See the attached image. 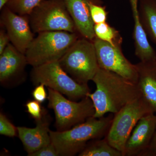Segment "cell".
Here are the masks:
<instances>
[{"instance_id": "cell-15", "label": "cell", "mask_w": 156, "mask_h": 156, "mask_svg": "<svg viewBox=\"0 0 156 156\" xmlns=\"http://www.w3.org/2000/svg\"><path fill=\"white\" fill-rule=\"evenodd\" d=\"M48 115L37 121L35 128L17 127L18 136L28 155L51 143Z\"/></svg>"}, {"instance_id": "cell-6", "label": "cell", "mask_w": 156, "mask_h": 156, "mask_svg": "<svg viewBox=\"0 0 156 156\" xmlns=\"http://www.w3.org/2000/svg\"><path fill=\"white\" fill-rule=\"evenodd\" d=\"M48 107L53 109L57 131L69 130L93 117L95 109L91 99L87 96L79 102L67 99L62 94L48 88Z\"/></svg>"}, {"instance_id": "cell-5", "label": "cell", "mask_w": 156, "mask_h": 156, "mask_svg": "<svg viewBox=\"0 0 156 156\" xmlns=\"http://www.w3.org/2000/svg\"><path fill=\"white\" fill-rule=\"evenodd\" d=\"M30 78L35 86L43 84L74 101L87 97L90 92L88 84H81L76 82L65 71L58 61L33 67Z\"/></svg>"}, {"instance_id": "cell-13", "label": "cell", "mask_w": 156, "mask_h": 156, "mask_svg": "<svg viewBox=\"0 0 156 156\" xmlns=\"http://www.w3.org/2000/svg\"><path fill=\"white\" fill-rule=\"evenodd\" d=\"M69 13L75 24L78 33L93 41L95 38L94 24L90 10L91 3L103 5L102 0H64Z\"/></svg>"}, {"instance_id": "cell-25", "label": "cell", "mask_w": 156, "mask_h": 156, "mask_svg": "<svg viewBox=\"0 0 156 156\" xmlns=\"http://www.w3.org/2000/svg\"><path fill=\"white\" fill-rule=\"evenodd\" d=\"M10 42V38L5 30L1 27L0 30V54L3 53Z\"/></svg>"}, {"instance_id": "cell-26", "label": "cell", "mask_w": 156, "mask_h": 156, "mask_svg": "<svg viewBox=\"0 0 156 156\" xmlns=\"http://www.w3.org/2000/svg\"><path fill=\"white\" fill-rule=\"evenodd\" d=\"M143 156H156V127L150 144Z\"/></svg>"}, {"instance_id": "cell-9", "label": "cell", "mask_w": 156, "mask_h": 156, "mask_svg": "<svg viewBox=\"0 0 156 156\" xmlns=\"http://www.w3.org/2000/svg\"><path fill=\"white\" fill-rule=\"evenodd\" d=\"M93 42L100 68L115 73L136 83L138 74L136 64H132L126 58L121 46H113L97 37Z\"/></svg>"}, {"instance_id": "cell-2", "label": "cell", "mask_w": 156, "mask_h": 156, "mask_svg": "<svg viewBox=\"0 0 156 156\" xmlns=\"http://www.w3.org/2000/svg\"><path fill=\"white\" fill-rule=\"evenodd\" d=\"M114 114L100 118L90 117L84 122L64 131L50 130L51 142L59 156L79 154L89 140L104 137L111 124Z\"/></svg>"}, {"instance_id": "cell-7", "label": "cell", "mask_w": 156, "mask_h": 156, "mask_svg": "<svg viewBox=\"0 0 156 156\" xmlns=\"http://www.w3.org/2000/svg\"><path fill=\"white\" fill-rule=\"evenodd\" d=\"M28 17L34 34L58 31L78 33L64 0H42Z\"/></svg>"}, {"instance_id": "cell-23", "label": "cell", "mask_w": 156, "mask_h": 156, "mask_svg": "<svg viewBox=\"0 0 156 156\" xmlns=\"http://www.w3.org/2000/svg\"><path fill=\"white\" fill-rule=\"evenodd\" d=\"M29 156H59L56 148L52 143L41 148L33 153L27 155Z\"/></svg>"}, {"instance_id": "cell-24", "label": "cell", "mask_w": 156, "mask_h": 156, "mask_svg": "<svg viewBox=\"0 0 156 156\" xmlns=\"http://www.w3.org/2000/svg\"><path fill=\"white\" fill-rule=\"evenodd\" d=\"M45 86L43 84H40L37 85L34 89L32 95L34 100L42 103L44 102L48 98V95L45 88Z\"/></svg>"}, {"instance_id": "cell-14", "label": "cell", "mask_w": 156, "mask_h": 156, "mask_svg": "<svg viewBox=\"0 0 156 156\" xmlns=\"http://www.w3.org/2000/svg\"><path fill=\"white\" fill-rule=\"evenodd\" d=\"M136 66L138 74L136 84L140 97L156 114V60L140 61Z\"/></svg>"}, {"instance_id": "cell-11", "label": "cell", "mask_w": 156, "mask_h": 156, "mask_svg": "<svg viewBox=\"0 0 156 156\" xmlns=\"http://www.w3.org/2000/svg\"><path fill=\"white\" fill-rule=\"evenodd\" d=\"M28 65L25 54L9 43L0 54V82L3 86L13 85L23 81Z\"/></svg>"}, {"instance_id": "cell-12", "label": "cell", "mask_w": 156, "mask_h": 156, "mask_svg": "<svg viewBox=\"0 0 156 156\" xmlns=\"http://www.w3.org/2000/svg\"><path fill=\"white\" fill-rule=\"evenodd\" d=\"M156 127V114L149 113L140 119L126 141L123 156H143L148 147Z\"/></svg>"}, {"instance_id": "cell-10", "label": "cell", "mask_w": 156, "mask_h": 156, "mask_svg": "<svg viewBox=\"0 0 156 156\" xmlns=\"http://www.w3.org/2000/svg\"><path fill=\"white\" fill-rule=\"evenodd\" d=\"M0 25L7 31L11 44L25 54L35 35L31 28L28 15L16 14L5 6L1 10Z\"/></svg>"}, {"instance_id": "cell-18", "label": "cell", "mask_w": 156, "mask_h": 156, "mask_svg": "<svg viewBox=\"0 0 156 156\" xmlns=\"http://www.w3.org/2000/svg\"><path fill=\"white\" fill-rule=\"evenodd\" d=\"M95 36L113 46H121L122 39L119 32L107 22L95 24L94 27Z\"/></svg>"}, {"instance_id": "cell-4", "label": "cell", "mask_w": 156, "mask_h": 156, "mask_svg": "<svg viewBox=\"0 0 156 156\" xmlns=\"http://www.w3.org/2000/svg\"><path fill=\"white\" fill-rule=\"evenodd\" d=\"M62 68L76 82L88 84L99 69L93 41L81 37L58 61Z\"/></svg>"}, {"instance_id": "cell-8", "label": "cell", "mask_w": 156, "mask_h": 156, "mask_svg": "<svg viewBox=\"0 0 156 156\" xmlns=\"http://www.w3.org/2000/svg\"><path fill=\"white\" fill-rule=\"evenodd\" d=\"M151 113L140 97L134 99L114 114L105 137L111 145L122 152L123 154L126 141L138 121Z\"/></svg>"}, {"instance_id": "cell-20", "label": "cell", "mask_w": 156, "mask_h": 156, "mask_svg": "<svg viewBox=\"0 0 156 156\" xmlns=\"http://www.w3.org/2000/svg\"><path fill=\"white\" fill-rule=\"evenodd\" d=\"M90 10L91 17L94 24L106 22L108 12L105 6L91 3Z\"/></svg>"}, {"instance_id": "cell-27", "label": "cell", "mask_w": 156, "mask_h": 156, "mask_svg": "<svg viewBox=\"0 0 156 156\" xmlns=\"http://www.w3.org/2000/svg\"><path fill=\"white\" fill-rule=\"evenodd\" d=\"M9 1L10 0H0V10H2L3 7L5 6Z\"/></svg>"}, {"instance_id": "cell-22", "label": "cell", "mask_w": 156, "mask_h": 156, "mask_svg": "<svg viewBox=\"0 0 156 156\" xmlns=\"http://www.w3.org/2000/svg\"><path fill=\"white\" fill-rule=\"evenodd\" d=\"M41 104L35 100L29 101L26 104L27 112L36 122L42 119L47 114V111L41 105Z\"/></svg>"}, {"instance_id": "cell-19", "label": "cell", "mask_w": 156, "mask_h": 156, "mask_svg": "<svg viewBox=\"0 0 156 156\" xmlns=\"http://www.w3.org/2000/svg\"><path fill=\"white\" fill-rule=\"evenodd\" d=\"M42 0H10L5 6L20 15H29Z\"/></svg>"}, {"instance_id": "cell-1", "label": "cell", "mask_w": 156, "mask_h": 156, "mask_svg": "<svg viewBox=\"0 0 156 156\" xmlns=\"http://www.w3.org/2000/svg\"><path fill=\"white\" fill-rule=\"evenodd\" d=\"M92 81L96 90L87 96L95 108L94 118H101L108 113L115 114L140 97L136 84L115 73L99 68Z\"/></svg>"}, {"instance_id": "cell-3", "label": "cell", "mask_w": 156, "mask_h": 156, "mask_svg": "<svg viewBox=\"0 0 156 156\" xmlns=\"http://www.w3.org/2000/svg\"><path fill=\"white\" fill-rule=\"evenodd\" d=\"M26 51L28 65L33 67L58 61L81 36L64 31L37 34Z\"/></svg>"}, {"instance_id": "cell-17", "label": "cell", "mask_w": 156, "mask_h": 156, "mask_svg": "<svg viewBox=\"0 0 156 156\" xmlns=\"http://www.w3.org/2000/svg\"><path fill=\"white\" fill-rule=\"evenodd\" d=\"M79 156H123L122 152L113 147L105 137L88 142Z\"/></svg>"}, {"instance_id": "cell-21", "label": "cell", "mask_w": 156, "mask_h": 156, "mask_svg": "<svg viewBox=\"0 0 156 156\" xmlns=\"http://www.w3.org/2000/svg\"><path fill=\"white\" fill-rule=\"evenodd\" d=\"M0 134L11 137L17 136L18 134L17 127L2 112L0 113Z\"/></svg>"}, {"instance_id": "cell-28", "label": "cell", "mask_w": 156, "mask_h": 156, "mask_svg": "<svg viewBox=\"0 0 156 156\" xmlns=\"http://www.w3.org/2000/svg\"><path fill=\"white\" fill-rule=\"evenodd\" d=\"M139 2V0H130V3H137Z\"/></svg>"}, {"instance_id": "cell-16", "label": "cell", "mask_w": 156, "mask_h": 156, "mask_svg": "<svg viewBox=\"0 0 156 156\" xmlns=\"http://www.w3.org/2000/svg\"><path fill=\"white\" fill-rule=\"evenodd\" d=\"M138 11L144 29L156 44V0H139Z\"/></svg>"}]
</instances>
